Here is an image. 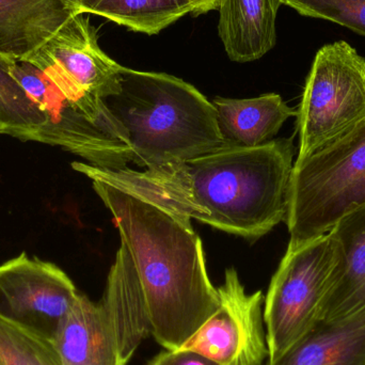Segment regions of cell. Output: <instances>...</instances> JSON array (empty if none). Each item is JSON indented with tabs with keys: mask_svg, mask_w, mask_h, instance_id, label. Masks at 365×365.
<instances>
[{
	"mask_svg": "<svg viewBox=\"0 0 365 365\" xmlns=\"http://www.w3.org/2000/svg\"><path fill=\"white\" fill-rule=\"evenodd\" d=\"M120 86L119 93L104 103L125 128L132 164L139 168L234 147L221 135L212 103L190 83L165 73L123 66Z\"/></svg>",
	"mask_w": 365,
	"mask_h": 365,
	"instance_id": "obj_3",
	"label": "cell"
},
{
	"mask_svg": "<svg viewBox=\"0 0 365 365\" xmlns=\"http://www.w3.org/2000/svg\"><path fill=\"white\" fill-rule=\"evenodd\" d=\"M101 302L115 323L124 357L128 362L150 334V325L140 281L132 255L122 242Z\"/></svg>",
	"mask_w": 365,
	"mask_h": 365,
	"instance_id": "obj_15",
	"label": "cell"
},
{
	"mask_svg": "<svg viewBox=\"0 0 365 365\" xmlns=\"http://www.w3.org/2000/svg\"><path fill=\"white\" fill-rule=\"evenodd\" d=\"M265 365H365V317L319 322L280 357Z\"/></svg>",
	"mask_w": 365,
	"mask_h": 365,
	"instance_id": "obj_16",
	"label": "cell"
},
{
	"mask_svg": "<svg viewBox=\"0 0 365 365\" xmlns=\"http://www.w3.org/2000/svg\"><path fill=\"white\" fill-rule=\"evenodd\" d=\"M328 235L334 245V265L321 322L365 317V204L345 215Z\"/></svg>",
	"mask_w": 365,
	"mask_h": 365,
	"instance_id": "obj_10",
	"label": "cell"
},
{
	"mask_svg": "<svg viewBox=\"0 0 365 365\" xmlns=\"http://www.w3.org/2000/svg\"><path fill=\"white\" fill-rule=\"evenodd\" d=\"M63 365H126L119 334L102 302L79 294L55 340Z\"/></svg>",
	"mask_w": 365,
	"mask_h": 365,
	"instance_id": "obj_11",
	"label": "cell"
},
{
	"mask_svg": "<svg viewBox=\"0 0 365 365\" xmlns=\"http://www.w3.org/2000/svg\"><path fill=\"white\" fill-rule=\"evenodd\" d=\"M148 365H220L214 360L193 349H165L153 358Z\"/></svg>",
	"mask_w": 365,
	"mask_h": 365,
	"instance_id": "obj_21",
	"label": "cell"
},
{
	"mask_svg": "<svg viewBox=\"0 0 365 365\" xmlns=\"http://www.w3.org/2000/svg\"><path fill=\"white\" fill-rule=\"evenodd\" d=\"M296 132L304 160L365 120V58L345 41L317 51L297 110Z\"/></svg>",
	"mask_w": 365,
	"mask_h": 365,
	"instance_id": "obj_5",
	"label": "cell"
},
{
	"mask_svg": "<svg viewBox=\"0 0 365 365\" xmlns=\"http://www.w3.org/2000/svg\"><path fill=\"white\" fill-rule=\"evenodd\" d=\"M79 14H96L141 34H160L188 13L190 0H77Z\"/></svg>",
	"mask_w": 365,
	"mask_h": 365,
	"instance_id": "obj_17",
	"label": "cell"
},
{
	"mask_svg": "<svg viewBox=\"0 0 365 365\" xmlns=\"http://www.w3.org/2000/svg\"><path fill=\"white\" fill-rule=\"evenodd\" d=\"M295 154L293 138H281L145 171L110 170L81 162L72 163V168L171 214L252 240L285 222Z\"/></svg>",
	"mask_w": 365,
	"mask_h": 365,
	"instance_id": "obj_1",
	"label": "cell"
},
{
	"mask_svg": "<svg viewBox=\"0 0 365 365\" xmlns=\"http://www.w3.org/2000/svg\"><path fill=\"white\" fill-rule=\"evenodd\" d=\"M78 14L77 0H0V55L25 59Z\"/></svg>",
	"mask_w": 365,
	"mask_h": 365,
	"instance_id": "obj_12",
	"label": "cell"
},
{
	"mask_svg": "<svg viewBox=\"0 0 365 365\" xmlns=\"http://www.w3.org/2000/svg\"><path fill=\"white\" fill-rule=\"evenodd\" d=\"M14 61L0 55V134L28 141L48 122V117L11 76L10 66Z\"/></svg>",
	"mask_w": 365,
	"mask_h": 365,
	"instance_id": "obj_18",
	"label": "cell"
},
{
	"mask_svg": "<svg viewBox=\"0 0 365 365\" xmlns=\"http://www.w3.org/2000/svg\"><path fill=\"white\" fill-rule=\"evenodd\" d=\"M302 16L323 19L365 36V0H281Z\"/></svg>",
	"mask_w": 365,
	"mask_h": 365,
	"instance_id": "obj_20",
	"label": "cell"
},
{
	"mask_svg": "<svg viewBox=\"0 0 365 365\" xmlns=\"http://www.w3.org/2000/svg\"><path fill=\"white\" fill-rule=\"evenodd\" d=\"M79 293L55 264L25 252L0 265V319L55 340Z\"/></svg>",
	"mask_w": 365,
	"mask_h": 365,
	"instance_id": "obj_8",
	"label": "cell"
},
{
	"mask_svg": "<svg viewBox=\"0 0 365 365\" xmlns=\"http://www.w3.org/2000/svg\"><path fill=\"white\" fill-rule=\"evenodd\" d=\"M132 255L149 317L165 349H182L219 308L201 240L190 219L171 214L113 185L92 181Z\"/></svg>",
	"mask_w": 365,
	"mask_h": 365,
	"instance_id": "obj_2",
	"label": "cell"
},
{
	"mask_svg": "<svg viewBox=\"0 0 365 365\" xmlns=\"http://www.w3.org/2000/svg\"><path fill=\"white\" fill-rule=\"evenodd\" d=\"M364 204L365 120L324 149L296 160L287 195V249L326 235Z\"/></svg>",
	"mask_w": 365,
	"mask_h": 365,
	"instance_id": "obj_4",
	"label": "cell"
},
{
	"mask_svg": "<svg viewBox=\"0 0 365 365\" xmlns=\"http://www.w3.org/2000/svg\"><path fill=\"white\" fill-rule=\"evenodd\" d=\"M219 308L184 347L220 365H262L268 359L263 293L247 294L237 272H225Z\"/></svg>",
	"mask_w": 365,
	"mask_h": 365,
	"instance_id": "obj_9",
	"label": "cell"
},
{
	"mask_svg": "<svg viewBox=\"0 0 365 365\" xmlns=\"http://www.w3.org/2000/svg\"><path fill=\"white\" fill-rule=\"evenodd\" d=\"M212 103L221 135L235 147L257 148L274 140L285 121L297 115L276 93L242 100L216 98Z\"/></svg>",
	"mask_w": 365,
	"mask_h": 365,
	"instance_id": "obj_14",
	"label": "cell"
},
{
	"mask_svg": "<svg viewBox=\"0 0 365 365\" xmlns=\"http://www.w3.org/2000/svg\"><path fill=\"white\" fill-rule=\"evenodd\" d=\"M193 6L192 14L200 15L218 9L220 0H190Z\"/></svg>",
	"mask_w": 365,
	"mask_h": 365,
	"instance_id": "obj_22",
	"label": "cell"
},
{
	"mask_svg": "<svg viewBox=\"0 0 365 365\" xmlns=\"http://www.w3.org/2000/svg\"><path fill=\"white\" fill-rule=\"evenodd\" d=\"M0 365H63L55 342L0 319Z\"/></svg>",
	"mask_w": 365,
	"mask_h": 365,
	"instance_id": "obj_19",
	"label": "cell"
},
{
	"mask_svg": "<svg viewBox=\"0 0 365 365\" xmlns=\"http://www.w3.org/2000/svg\"><path fill=\"white\" fill-rule=\"evenodd\" d=\"M281 0H220L218 32L232 61H255L277 43Z\"/></svg>",
	"mask_w": 365,
	"mask_h": 365,
	"instance_id": "obj_13",
	"label": "cell"
},
{
	"mask_svg": "<svg viewBox=\"0 0 365 365\" xmlns=\"http://www.w3.org/2000/svg\"><path fill=\"white\" fill-rule=\"evenodd\" d=\"M334 265L328 234L287 249L264 299L268 360L280 357L321 322Z\"/></svg>",
	"mask_w": 365,
	"mask_h": 365,
	"instance_id": "obj_7",
	"label": "cell"
},
{
	"mask_svg": "<svg viewBox=\"0 0 365 365\" xmlns=\"http://www.w3.org/2000/svg\"><path fill=\"white\" fill-rule=\"evenodd\" d=\"M21 61L36 66L73 107L89 119L128 139L125 128L104 103L105 98L119 93L123 66L102 51L96 29L85 14L72 17Z\"/></svg>",
	"mask_w": 365,
	"mask_h": 365,
	"instance_id": "obj_6",
	"label": "cell"
}]
</instances>
